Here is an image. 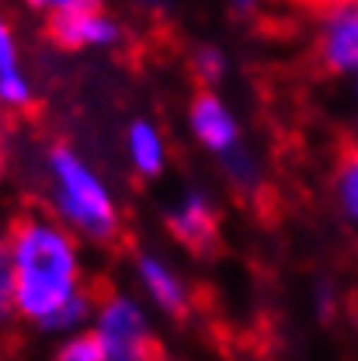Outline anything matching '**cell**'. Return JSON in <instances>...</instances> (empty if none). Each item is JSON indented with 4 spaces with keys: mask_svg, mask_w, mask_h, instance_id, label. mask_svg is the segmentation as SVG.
Segmentation results:
<instances>
[{
    "mask_svg": "<svg viewBox=\"0 0 358 361\" xmlns=\"http://www.w3.org/2000/svg\"><path fill=\"white\" fill-rule=\"evenodd\" d=\"M14 271L18 319L52 337L90 326L94 295L88 292L84 247L49 212H28L4 236Z\"/></svg>",
    "mask_w": 358,
    "mask_h": 361,
    "instance_id": "1",
    "label": "cell"
},
{
    "mask_svg": "<svg viewBox=\"0 0 358 361\" xmlns=\"http://www.w3.org/2000/svg\"><path fill=\"white\" fill-rule=\"evenodd\" d=\"M49 216L63 223L80 243H112L122 229V209L105 174L73 146L45 153Z\"/></svg>",
    "mask_w": 358,
    "mask_h": 361,
    "instance_id": "2",
    "label": "cell"
},
{
    "mask_svg": "<svg viewBox=\"0 0 358 361\" xmlns=\"http://www.w3.org/2000/svg\"><path fill=\"white\" fill-rule=\"evenodd\" d=\"M90 334L112 361H133L153 351V316L136 292H105L94 299Z\"/></svg>",
    "mask_w": 358,
    "mask_h": 361,
    "instance_id": "3",
    "label": "cell"
},
{
    "mask_svg": "<svg viewBox=\"0 0 358 361\" xmlns=\"http://www.w3.org/2000/svg\"><path fill=\"white\" fill-rule=\"evenodd\" d=\"M314 52L334 77L358 80V0H323L314 21Z\"/></svg>",
    "mask_w": 358,
    "mask_h": 361,
    "instance_id": "4",
    "label": "cell"
},
{
    "mask_svg": "<svg viewBox=\"0 0 358 361\" xmlns=\"http://www.w3.org/2000/svg\"><path fill=\"white\" fill-rule=\"evenodd\" d=\"M184 122H188V135L195 139V146L205 149L209 157H216V164L226 160L229 153H237L240 146H247L240 115L220 90H198L188 101Z\"/></svg>",
    "mask_w": 358,
    "mask_h": 361,
    "instance_id": "5",
    "label": "cell"
},
{
    "mask_svg": "<svg viewBox=\"0 0 358 361\" xmlns=\"http://www.w3.org/2000/svg\"><path fill=\"white\" fill-rule=\"evenodd\" d=\"M133 281L139 288V299L153 306L157 313L181 319L191 313V285L188 278L174 268L171 257L160 250H139L133 257Z\"/></svg>",
    "mask_w": 358,
    "mask_h": 361,
    "instance_id": "6",
    "label": "cell"
},
{
    "mask_svg": "<svg viewBox=\"0 0 358 361\" xmlns=\"http://www.w3.org/2000/svg\"><path fill=\"white\" fill-rule=\"evenodd\" d=\"M164 223L181 247L209 254L220 240V205L205 188H181L164 209Z\"/></svg>",
    "mask_w": 358,
    "mask_h": 361,
    "instance_id": "7",
    "label": "cell"
},
{
    "mask_svg": "<svg viewBox=\"0 0 358 361\" xmlns=\"http://www.w3.org/2000/svg\"><path fill=\"white\" fill-rule=\"evenodd\" d=\"M122 21L108 7H90L77 14L49 18V39L66 52H105L122 45Z\"/></svg>",
    "mask_w": 358,
    "mask_h": 361,
    "instance_id": "8",
    "label": "cell"
},
{
    "mask_svg": "<svg viewBox=\"0 0 358 361\" xmlns=\"http://www.w3.org/2000/svg\"><path fill=\"white\" fill-rule=\"evenodd\" d=\"M122 149H126L129 171L143 180L164 178V171L171 164V142H167L164 129L157 122H150V118H136V122L126 126Z\"/></svg>",
    "mask_w": 358,
    "mask_h": 361,
    "instance_id": "9",
    "label": "cell"
},
{
    "mask_svg": "<svg viewBox=\"0 0 358 361\" xmlns=\"http://www.w3.org/2000/svg\"><path fill=\"white\" fill-rule=\"evenodd\" d=\"M32 101H35V87H32V77L21 59L18 32H14L11 18L0 11V108L21 111Z\"/></svg>",
    "mask_w": 358,
    "mask_h": 361,
    "instance_id": "10",
    "label": "cell"
},
{
    "mask_svg": "<svg viewBox=\"0 0 358 361\" xmlns=\"http://www.w3.org/2000/svg\"><path fill=\"white\" fill-rule=\"evenodd\" d=\"M330 195H334L338 216L358 233V139L352 146L341 149V157H338V164H334Z\"/></svg>",
    "mask_w": 358,
    "mask_h": 361,
    "instance_id": "11",
    "label": "cell"
},
{
    "mask_svg": "<svg viewBox=\"0 0 358 361\" xmlns=\"http://www.w3.org/2000/svg\"><path fill=\"white\" fill-rule=\"evenodd\" d=\"M220 171H223L226 180H229L233 188H240V191H258L261 180H265V164H261V157L251 149V142L240 146L237 153H229L226 160H220Z\"/></svg>",
    "mask_w": 358,
    "mask_h": 361,
    "instance_id": "12",
    "label": "cell"
},
{
    "mask_svg": "<svg viewBox=\"0 0 358 361\" xmlns=\"http://www.w3.org/2000/svg\"><path fill=\"white\" fill-rule=\"evenodd\" d=\"M191 73L205 90H216L226 80V73H229V59H226V52L220 45L205 42L191 52Z\"/></svg>",
    "mask_w": 358,
    "mask_h": 361,
    "instance_id": "13",
    "label": "cell"
},
{
    "mask_svg": "<svg viewBox=\"0 0 358 361\" xmlns=\"http://www.w3.org/2000/svg\"><path fill=\"white\" fill-rule=\"evenodd\" d=\"M49 361H112V358L105 355V348L94 341L90 330H80V334L59 337V344H56Z\"/></svg>",
    "mask_w": 358,
    "mask_h": 361,
    "instance_id": "14",
    "label": "cell"
},
{
    "mask_svg": "<svg viewBox=\"0 0 358 361\" xmlns=\"http://www.w3.org/2000/svg\"><path fill=\"white\" fill-rule=\"evenodd\" d=\"M18 316V299H14V271L7 257V243L0 240V334L14 323Z\"/></svg>",
    "mask_w": 358,
    "mask_h": 361,
    "instance_id": "15",
    "label": "cell"
},
{
    "mask_svg": "<svg viewBox=\"0 0 358 361\" xmlns=\"http://www.w3.org/2000/svg\"><path fill=\"white\" fill-rule=\"evenodd\" d=\"M25 4L45 18H63V14H77V11H90V7H105V0H25Z\"/></svg>",
    "mask_w": 358,
    "mask_h": 361,
    "instance_id": "16",
    "label": "cell"
},
{
    "mask_svg": "<svg viewBox=\"0 0 358 361\" xmlns=\"http://www.w3.org/2000/svg\"><path fill=\"white\" fill-rule=\"evenodd\" d=\"M314 306H316V313H320V316H330V313H334V288H330V285H316Z\"/></svg>",
    "mask_w": 358,
    "mask_h": 361,
    "instance_id": "17",
    "label": "cell"
},
{
    "mask_svg": "<svg viewBox=\"0 0 358 361\" xmlns=\"http://www.w3.org/2000/svg\"><path fill=\"white\" fill-rule=\"evenodd\" d=\"M136 11H143V14H164V11H171L174 7V0H129Z\"/></svg>",
    "mask_w": 358,
    "mask_h": 361,
    "instance_id": "18",
    "label": "cell"
},
{
    "mask_svg": "<svg viewBox=\"0 0 358 361\" xmlns=\"http://www.w3.org/2000/svg\"><path fill=\"white\" fill-rule=\"evenodd\" d=\"M229 7H233L237 14H251V11L261 7V0H229Z\"/></svg>",
    "mask_w": 358,
    "mask_h": 361,
    "instance_id": "19",
    "label": "cell"
},
{
    "mask_svg": "<svg viewBox=\"0 0 358 361\" xmlns=\"http://www.w3.org/2000/svg\"><path fill=\"white\" fill-rule=\"evenodd\" d=\"M7 171V142H4V133H0V178Z\"/></svg>",
    "mask_w": 358,
    "mask_h": 361,
    "instance_id": "20",
    "label": "cell"
},
{
    "mask_svg": "<svg viewBox=\"0 0 358 361\" xmlns=\"http://www.w3.org/2000/svg\"><path fill=\"white\" fill-rule=\"evenodd\" d=\"M133 361H167L164 355H157V351H150V355H143V358H133Z\"/></svg>",
    "mask_w": 358,
    "mask_h": 361,
    "instance_id": "21",
    "label": "cell"
},
{
    "mask_svg": "<svg viewBox=\"0 0 358 361\" xmlns=\"http://www.w3.org/2000/svg\"><path fill=\"white\" fill-rule=\"evenodd\" d=\"M352 84H355V101H358V80H352Z\"/></svg>",
    "mask_w": 358,
    "mask_h": 361,
    "instance_id": "22",
    "label": "cell"
}]
</instances>
